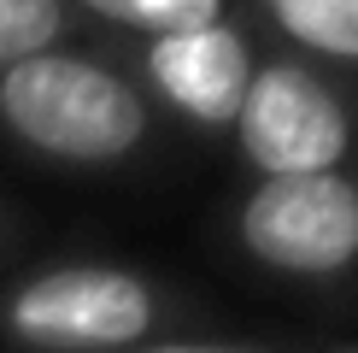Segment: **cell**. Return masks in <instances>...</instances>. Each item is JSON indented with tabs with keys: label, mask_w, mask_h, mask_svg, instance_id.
Returning a JSON list of instances; mask_svg holds the SVG:
<instances>
[{
	"label": "cell",
	"mask_w": 358,
	"mask_h": 353,
	"mask_svg": "<svg viewBox=\"0 0 358 353\" xmlns=\"http://www.w3.org/2000/svg\"><path fill=\"white\" fill-rule=\"evenodd\" d=\"M0 118L29 147L59 153V159H83V165L129 153L147 130V112L124 77H112L106 65H88V59L53 53V48L6 65Z\"/></svg>",
	"instance_id": "1"
},
{
	"label": "cell",
	"mask_w": 358,
	"mask_h": 353,
	"mask_svg": "<svg viewBox=\"0 0 358 353\" xmlns=\"http://www.w3.org/2000/svg\"><path fill=\"white\" fill-rule=\"evenodd\" d=\"M241 242L276 271H347L358 259V188L335 171L264 176L241 212Z\"/></svg>",
	"instance_id": "2"
},
{
	"label": "cell",
	"mask_w": 358,
	"mask_h": 353,
	"mask_svg": "<svg viewBox=\"0 0 358 353\" xmlns=\"http://www.w3.org/2000/svg\"><path fill=\"white\" fill-rule=\"evenodd\" d=\"M6 324L36 347H129L153 324V294L112 265H65L12 294Z\"/></svg>",
	"instance_id": "3"
},
{
	"label": "cell",
	"mask_w": 358,
	"mask_h": 353,
	"mask_svg": "<svg viewBox=\"0 0 358 353\" xmlns=\"http://www.w3.org/2000/svg\"><path fill=\"white\" fill-rule=\"evenodd\" d=\"M241 147L264 176L288 171H335V159L347 153L352 130L341 100L300 65H271L252 71V88L241 100Z\"/></svg>",
	"instance_id": "4"
},
{
	"label": "cell",
	"mask_w": 358,
	"mask_h": 353,
	"mask_svg": "<svg viewBox=\"0 0 358 353\" xmlns=\"http://www.w3.org/2000/svg\"><path fill=\"white\" fill-rule=\"evenodd\" d=\"M147 71L165 88L171 106H182L200 124H235L241 100L252 88V59L247 41L229 24H194V29H165L147 53Z\"/></svg>",
	"instance_id": "5"
},
{
	"label": "cell",
	"mask_w": 358,
	"mask_h": 353,
	"mask_svg": "<svg viewBox=\"0 0 358 353\" xmlns=\"http://www.w3.org/2000/svg\"><path fill=\"white\" fill-rule=\"evenodd\" d=\"M271 18L317 53L358 59V0H271Z\"/></svg>",
	"instance_id": "6"
},
{
	"label": "cell",
	"mask_w": 358,
	"mask_h": 353,
	"mask_svg": "<svg viewBox=\"0 0 358 353\" xmlns=\"http://www.w3.org/2000/svg\"><path fill=\"white\" fill-rule=\"evenodd\" d=\"M88 12L100 18H117V24H136V29H194V24H212L223 12V0H83Z\"/></svg>",
	"instance_id": "7"
},
{
	"label": "cell",
	"mask_w": 358,
	"mask_h": 353,
	"mask_svg": "<svg viewBox=\"0 0 358 353\" xmlns=\"http://www.w3.org/2000/svg\"><path fill=\"white\" fill-rule=\"evenodd\" d=\"M59 36V0H0V65L53 48Z\"/></svg>",
	"instance_id": "8"
},
{
	"label": "cell",
	"mask_w": 358,
	"mask_h": 353,
	"mask_svg": "<svg viewBox=\"0 0 358 353\" xmlns=\"http://www.w3.org/2000/svg\"><path fill=\"white\" fill-rule=\"evenodd\" d=\"M147 353H247V347H200V342H165V347H147Z\"/></svg>",
	"instance_id": "9"
}]
</instances>
